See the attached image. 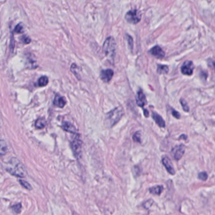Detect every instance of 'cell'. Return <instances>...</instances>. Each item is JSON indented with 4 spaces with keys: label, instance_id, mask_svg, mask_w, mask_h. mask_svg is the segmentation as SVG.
<instances>
[{
    "label": "cell",
    "instance_id": "cell-1",
    "mask_svg": "<svg viewBox=\"0 0 215 215\" xmlns=\"http://www.w3.org/2000/svg\"><path fill=\"white\" fill-rule=\"evenodd\" d=\"M6 170L15 177L23 178L27 176V171L24 165L17 158H11L6 165Z\"/></svg>",
    "mask_w": 215,
    "mask_h": 215
},
{
    "label": "cell",
    "instance_id": "cell-2",
    "mask_svg": "<svg viewBox=\"0 0 215 215\" xmlns=\"http://www.w3.org/2000/svg\"><path fill=\"white\" fill-rule=\"evenodd\" d=\"M124 112L121 107H117L109 112L105 119V125L108 128H112L119 122L123 116Z\"/></svg>",
    "mask_w": 215,
    "mask_h": 215
},
{
    "label": "cell",
    "instance_id": "cell-3",
    "mask_svg": "<svg viewBox=\"0 0 215 215\" xmlns=\"http://www.w3.org/2000/svg\"><path fill=\"white\" fill-rule=\"evenodd\" d=\"M116 44L113 37H108L105 41L103 45V50L105 56L109 59H113L116 54Z\"/></svg>",
    "mask_w": 215,
    "mask_h": 215
},
{
    "label": "cell",
    "instance_id": "cell-4",
    "mask_svg": "<svg viewBox=\"0 0 215 215\" xmlns=\"http://www.w3.org/2000/svg\"><path fill=\"white\" fill-rule=\"evenodd\" d=\"M71 149L76 158L79 159L81 155V148H82V141L78 134L76 135L71 143Z\"/></svg>",
    "mask_w": 215,
    "mask_h": 215
},
{
    "label": "cell",
    "instance_id": "cell-5",
    "mask_svg": "<svg viewBox=\"0 0 215 215\" xmlns=\"http://www.w3.org/2000/svg\"><path fill=\"white\" fill-rule=\"evenodd\" d=\"M125 19L127 22L131 24H137L141 19V13L138 10H131L126 13Z\"/></svg>",
    "mask_w": 215,
    "mask_h": 215
},
{
    "label": "cell",
    "instance_id": "cell-6",
    "mask_svg": "<svg viewBox=\"0 0 215 215\" xmlns=\"http://www.w3.org/2000/svg\"><path fill=\"white\" fill-rule=\"evenodd\" d=\"M194 68V66L191 61H186L182 66L181 72L183 75L190 76L193 73Z\"/></svg>",
    "mask_w": 215,
    "mask_h": 215
},
{
    "label": "cell",
    "instance_id": "cell-7",
    "mask_svg": "<svg viewBox=\"0 0 215 215\" xmlns=\"http://www.w3.org/2000/svg\"><path fill=\"white\" fill-rule=\"evenodd\" d=\"M184 153H185V147L183 144L175 146L172 151V156L176 160H179L184 155Z\"/></svg>",
    "mask_w": 215,
    "mask_h": 215
},
{
    "label": "cell",
    "instance_id": "cell-8",
    "mask_svg": "<svg viewBox=\"0 0 215 215\" xmlns=\"http://www.w3.org/2000/svg\"><path fill=\"white\" fill-rule=\"evenodd\" d=\"M114 71L111 69H107L102 70L100 74V78L105 83H108L113 77Z\"/></svg>",
    "mask_w": 215,
    "mask_h": 215
},
{
    "label": "cell",
    "instance_id": "cell-9",
    "mask_svg": "<svg viewBox=\"0 0 215 215\" xmlns=\"http://www.w3.org/2000/svg\"><path fill=\"white\" fill-rule=\"evenodd\" d=\"M162 161L163 163V165H164L166 170H167L168 173L171 175H174L175 174V169L174 168L173 165H172V161L169 158V157H168L167 156H163L162 157Z\"/></svg>",
    "mask_w": 215,
    "mask_h": 215
},
{
    "label": "cell",
    "instance_id": "cell-10",
    "mask_svg": "<svg viewBox=\"0 0 215 215\" xmlns=\"http://www.w3.org/2000/svg\"><path fill=\"white\" fill-rule=\"evenodd\" d=\"M149 53L158 59H162L165 56V53L158 45L153 47L149 51Z\"/></svg>",
    "mask_w": 215,
    "mask_h": 215
},
{
    "label": "cell",
    "instance_id": "cell-11",
    "mask_svg": "<svg viewBox=\"0 0 215 215\" xmlns=\"http://www.w3.org/2000/svg\"><path fill=\"white\" fill-rule=\"evenodd\" d=\"M136 104L139 106V107H143L146 104V96L144 94V93L141 89H140L138 90L136 95Z\"/></svg>",
    "mask_w": 215,
    "mask_h": 215
},
{
    "label": "cell",
    "instance_id": "cell-12",
    "mask_svg": "<svg viewBox=\"0 0 215 215\" xmlns=\"http://www.w3.org/2000/svg\"><path fill=\"white\" fill-rule=\"evenodd\" d=\"M152 118L155 121V122L160 128H165V120L163 119V118L156 112L152 113Z\"/></svg>",
    "mask_w": 215,
    "mask_h": 215
},
{
    "label": "cell",
    "instance_id": "cell-13",
    "mask_svg": "<svg viewBox=\"0 0 215 215\" xmlns=\"http://www.w3.org/2000/svg\"><path fill=\"white\" fill-rule=\"evenodd\" d=\"M66 104V101L65 97H63L59 96V95H56L54 98V104L56 106L60 108H63L64 107V106Z\"/></svg>",
    "mask_w": 215,
    "mask_h": 215
},
{
    "label": "cell",
    "instance_id": "cell-14",
    "mask_svg": "<svg viewBox=\"0 0 215 215\" xmlns=\"http://www.w3.org/2000/svg\"><path fill=\"white\" fill-rule=\"evenodd\" d=\"M62 128L65 130V131L73 133V134H76L77 132V129H76L75 127L72 124L69 123L68 122H63L62 124Z\"/></svg>",
    "mask_w": 215,
    "mask_h": 215
},
{
    "label": "cell",
    "instance_id": "cell-15",
    "mask_svg": "<svg viewBox=\"0 0 215 215\" xmlns=\"http://www.w3.org/2000/svg\"><path fill=\"white\" fill-rule=\"evenodd\" d=\"M163 190V187L162 186H156L149 189V192L155 195H160Z\"/></svg>",
    "mask_w": 215,
    "mask_h": 215
},
{
    "label": "cell",
    "instance_id": "cell-16",
    "mask_svg": "<svg viewBox=\"0 0 215 215\" xmlns=\"http://www.w3.org/2000/svg\"><path fill=\"white\" fill-rule=\"evenodd\" d=\"M46 125V120L44 118H39L35 121V126L37 129H42Z\"/></svg>",
    "mask_w": 215,
    "mask_h": 215
},
{
    "label": "cell",
    "instance_id": "cell-17",
    "mask_svg": "<svg viewBox=\"0 0 215 215\" xmlns=\"http://www.w3.org/2000/svg\"><path fill=\"white\" fill-rule=\"evenodd\" d=\"M7 144L4 140H0V155H5L7 153Z\"/></svg>",
    "mask_w": 215,
    "mask_h": 215
},
{
    "label": "cell",
    "instance_id": "cell-18",
    "mask_svg": "<svg viewBox=\"0 0 215 215\" xmlns=\"http://www.w3.org/2000/svg\"><path fill=\"white\" fill-rule=\"evenodd\" d=\"M168 72V67L166 65H158L157 66V73L158 74H166Z\"/></svg>",
    "mask_w": 215,
    "mask_h": 215
},
{
    "label": "cell",
    "instance_id": "cell-19",
    "mask_svg": "<svg viewBox=\"0 0 215 215\" xmlns=\"http://www.w3.org/2000/svg\"><path fill=\"white\" fill-rule=\"evenodd\" d=\"M49 82V80L48 78L45 76H43V77H41L38 80V85L39 87H45L46 86Z\"/></svg>",
    "mask_w": 215,
    "mask_h": 215
},
{
    "label": "cell",
    "instance_id": "cell-20",
    "mask_svg": "<svg viewBox=\"0 0 215 215\" xmlns=\"http://www.w3.org/2000/svg\"><path fill=\"white\" fill-rule=\"evenodd\" d=\"M132 139L135 142L137 143H141V132L140 131H137L134 133V134L132 136Z\"/></svg>",
    "mask_w": 215,
    "mask_h": 215
},
{
    "label": "cell",
    "instance_id": "cell-21",
    "mask_svg": "<svg viewBox=\"0 0 215 215\" xmlns=\"http://www.w3.org/2000/svg\"><path fill=\"white\" fill-rule=\"evenodd\" d=\"M180 102L182 106L183 110L184 111H186V112H189V107L188 106V104H187V103L185 101V100L181 99L180 100Z\"/></svg>",
    "mask_w": 215,
    "mask_h": 215
},
{
    "label": "cell",
    "instance_id": "cell-22",
    "mask_svg": "<svg viewBox=\"0 0 215 215\" xmlns=\"http://www.w3.org/2000/svg\"><path fill=\"white\" fill-rule=\"evenodd\" d=\"M19 182L21 185H22L23 187H25V189L28 190H32V186H30V184L29 182H27V181L21 179L19 180Z\"/></svg>",
    "mask_w": 215,
    "mask_h": 215
},
{
    "label": "cell",
    "instance_id": "cell-23",
    "mask_svg": "<svg viewBox=\"0 0 215 215\" xmlns=\"http://www.w3.org/2000/svg\"><path fill=\"white\" fill-rule=\"evenodd\" d=\"M208 177V174L206 172H200V173H199V174H198V178H199V179L202 180V181L206 180Z\"/></svg>",
    "mask_w": 215,
    "mask_h": 215
},
{
    "label": "cell",
    "instance_id": "cell-24",
    "mask_svg": "<svg viewBox=\"0 0 215 215\" xmlns=\"http://www.w3.org/2000/svg\"><path fill=\"white\" fill-rule=\"evenodd\" d=\"M126 38L127 42H128V43L129 47H130V49L132 50V48H133V39H132V37L131 35L127 34L126 36Z\"/></svg>",
    "mask_w": 215,
    "mask_h": 215
},
{
    "label": "cell",
    "instance_id": "cell-25",
    "mask_svg": "<svg viewBox=\"0 0 215 215\" xmlns=\"http://www.w3.org/2000/svg\"><path fill=\"white\" fill-rule=\"evenodd\" d=\"M15 32L16 33H18V34H20V33H22L23 32V27L22 25V24H18V25L16 26L15 29Z\"/></svg>",
    "mask_w": 215,
    "mask_h": 215
},
{
    "label": "cell",
    "instance_id": "cell-26",
    "mask_svg": "<svg viewBox=\"0 0 215 215\" xmlns=\"http://www.w3.org/2000/svg\"><path fill=\"white\" fill-rule=\"evenodd\" d=\"M12 208L13 209V210L16 212V213H19L21 211V208H22V205H21V204H15L13 207H12Z\"/></svg>",
    "mask_w": 215,
    "mask_h": 215
},
{
    "label": "cell",
    "instance_id": "cell-27",
    "mask_svg": "<svg viewBox=\"0 0 215 215\" xmlns=\"http://www.w3.org/2000/svg\"><path fill=\"white\" fill-rule=\"evenodd\" d=\"M132 172H133V174H134V176L136 177L137 175H139L140 174V168H139L138 166H134L132 168Z\"/></svg>",
    "mask_w": 215,
    "mask_h": 215
},
{
    "label": "cell",
    "instance_id": "cell-28",
    "mask_svg": "<svg viewBox=\"0 0 215 215\" xmlns=\"http://www.w3.org/2000/svg\"><path fill=\"white\" fill-rule=\"evenodd\" d=\"M172 116H173L175 118H176V119H180V114L178 113L177 110H175L174 109H172Z\"/></svg>",
    "mask_w": 215,
    "mask_h": 215
},
{
    "label": "cell",
    "instance_id": "cell-29",
    "mask_svg": "<svg viewBox=\"0 0 215 215\" xmlns=\"http://www.w3.org/2000/svg\"><path fill=\"white\" fill-rule=\"evenodd\" d=\"M22 41L25 44H29L31 40L29 37H27V36H23V37L22 38Z\"/></svg>",
    "mask_w": 215,
    "mask_h": 215
},
{
    "label": "cell",
    "instance_id": "cell-30",
    "mask_svg": "<svg viewBox=\"0 0 215 215\" xmlns=\"http://www.w3.org/2000/svg\"><path fill=\"white\" fill-rule=\"evenodd\" d=\"M201 77H204V80H206V78H207L208 75H207L206 73H205V72H201Z\"/></svg>",
    "mask_w": 215,
    "mask_h": 215
},
{
    "label": "cell",
    "instance_id": "cell-31",
    "mask_svg": "<svg viewBox=\"0 0 215 215\" xmlns=\"http://www.w3.org/2000/svg\"><path fill=\"white\" fill-rule=\"evenodd\" d=\"M144 116L146 117H148V116H149V112L148 111L147 109H144Z\"/></svg>",
    "mask_w": 215,
    "mask_h": 215
},
{
    "label": "cell",
    "instance_id": "cell-32",
    "mask_svg": "<svg viewBox=\"0 0 215 215\" xmlns=\"http://www.w3.org/2000/svg\"><path fill=\"white\" fill-rule=\"evenodd\" d=\"M184 138L183 140H186V139H187V136H186V135H184V134H182V135L180 136L179 139H180V138Z\"/></svg>",
    "mask_w": 215,
    "mask_h": 215
},
{
    "label": "cell",
    "instance_id": "cell-33",
    "mask_svg": "<svg viewBox=\"0 0 215 215\" xmlns=\"http://www.w3.org/2000/svg\"><path fill=\"white\" fill-rule=\"evenodd\" d=\"M73 215H80V214H78L77 213V212L73 211Z\"/></svg>",
    "mask_w": 215,
    "mask_h": 215
}]
</instances>
